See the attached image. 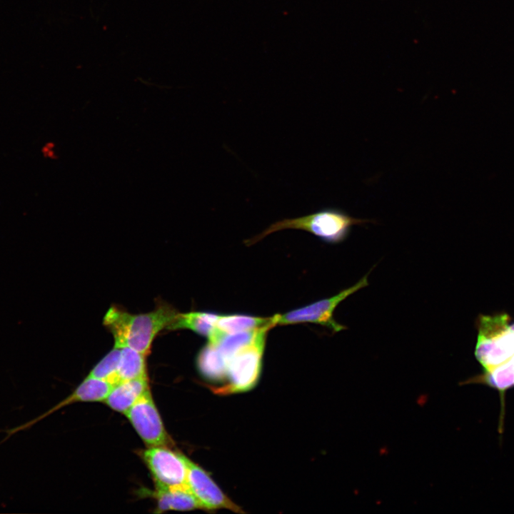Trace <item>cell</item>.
I'll return each mask as SVG.
<instances>
[{
    "label": "cell",
    "instance_id": "10",
    "mask_svg": "<svg viewBox=\"0 0 514 514\" xmlns=\"http://www.w3.org/2000/svg\"><path fill=\"white\" fill-rule=\"evenodd\" d=\"M148 388V377L120 381L114 384L104 402L114 410L125 414Z\"/></svg>",
    "mask_w": 514,
    "mask_h": 514
},
{
    "label": "cell",
    "instance_id": "7",
    "mask_svg": "<svg viewBox=\"0 0 514 514\" xmlns=\"http://www.w3.org/2000/svg\"><path fill=\"white\" fill-rule=\"evenodd\" d=\"M514 355V331L510 326L478 335L475 356L488 371L510 359Z\"/></svg>",
    "mask_w": 514,
    "mask_h": 514
},
{
    "label": "cell",
    "instance_id": "9",
    "mask_svg": "<svg viewBox=\"0 0 514 514\" xmlns=\"http://www.w3.org/2000/svg\"><path fill=\"white\" fill-rule=\"evenodd\" d=\"M113 386L114 384L108 381L88 376L69 397L46 413L16 427L0 430V432L6 433V436L1 441L5 442L17 432L29 429L41 419L65 405L76 402L104 401Z\"/></svg>",
    "mask_w": 514,
    "mask_h": 514
},
{
    "label": "cell",
    "instance_id": "14",
    "mask_svg": "<svg viewBox=\"0 0 514 514\" xmlns=\"http://www.w3.org/2000/svg\"><path fill=\"white\" fill-rule=\"evenodd\" d=\"M196 365L200 373L211 381H222L226 378V363L216 346L208 342L199 351Z\"/></svg>",
    "mask_w": 514,
    "mask_h": 514
},
{
    "label": "cell",
    "instance_id": "2",
    "mask_svg": "<svg viewBox=\"0 0 514 514\" xmlns=\"http://www.w3.org/2000/svg\"><path fill=\"white\" fill-rule=\"evenodd\" d=\"M371 221L372 220L354 218L339 208H324L304 216L276 221L245 243L250 246L273 232L297 229L308 231L326 243L336 244L348 237L353 226L364 225Z\"/></svg>",
    "mask_w": 514,
    "mask_h": 514
},
{
    "label": "cell",
    "instance_id": "5",
    "mask_svg": "<svg viewBox=\"0 0 514 514\" xmlns=\"http://www.w3.org/2000/svg\"><path fill=\"white\" fill-rule=\"evenodd\" d=\"M143 459L153 477L155 484L171 487L186 484V457L166 445L149 446Z\"/></svg>",
    "mask_w": 514,
    "mask_h": 514
},
{
    "label": "cell",
    "instance_id": "4",
    "mask_svg": "<svg viewBox=\"0 0 514 514\" xmlns=\"http://www.w3.org/2000/svg\"><path fill=\"white\" fill-rule=\"evenodd\" d=\"M363 276L354 285L327 298L315 301L309 305L290 311L283 314H276V325H288L299 323H313L338 333L347 327L338 323L333 318L336 307L348 296L368 286V276Z\"/></svg>",
    "mask_w": 514,
    "mask_h": 514
},
{
    "label": "cell",
    "instance_id": "18",
    "mask_svg": "<svg viewBox=\"0 0 514 514\" xmlns=\"http://www.w3.org/2000/svg\"><path fill=\"white\" fill-rule=\"evenodd\" d=\"M121 348L114 347L91 371L89 376L108 381L113 384L118 382L117 368Z\"/></svg>",
    "mask_w": 514,
    "mask_h": 514
},
{
    "label": "cell",
    "instance_id": "6",
    "mask_svg": "<svg viewBox=\"0 0 514 514\" xmlns=\"http://www.w3.org/2000/svg\"><path fill=\"white\" fill-rule=\"evenodd\" d=\"M125 415L148 447L171 443L149 388Z\"/></svg>",
    "mask_w": 514,
    "mask_h": 514
},
{
    "label": "cell",
    "instance_id": "13",
    "mask_svg": "<svg viewBox=\"0 0 514 514\" xmlns=\"http://www.w3.org/2000/svg\"><path fill=\"white\" fill-rule=\"evenodd\" d=\"M483 383L499 391L500 395L514 387V355L513 356L478 376L472 377L463 384Z\"/></svg>",
    "mask_w": 514,
    "mask_h": 514
},
{
    "label": "cell",
    "instance_id": "15",
    "mask_svg": "<svg viewBox=\"0 0 514 514\" xmlns=\"http://www.w3.org/2000/svg\"><path fill=\"white\" fill-rule=\"evenodd\" d=\"M218 317V313L207 311H191L178 313L170 331L189 329L198 335L208 338Z\"/></svg>",
    "mask_w": 514,
    "mask_h": 514
},
{
    "label": "cell",
    "instance_id": "1",
    "mask_svg": "<svg viewBox=\"0 0 514 514\" xmlns=\"http://www.w3.org/2000/svg\"><path fill=\"white\" fill-rule=\"evenodd\" d=\"M178 313L166 302L138 314L113 306L106 313L103 323L112 334L115 347L129 348L147 356L155 337L164 329L170 330Z\"/></svg>",
    "mask_w": 514,
    "mask_h": 514
},
{
    "label": "cell",
    "instance_id": "11",
    "mask_svg": "<svg viewBox=\"0 0 514 514\" xmlns=\"http://www.w3.org/2000/svg\"><path fill=\"white\" fill-rule=\"evenodd\" d=\"M158 512L169 510H190L201 506L187 485L166 487L155 484Z\"/></svg>",
    "mask_w": 514,
    "mask_h": 514
},
{
    "label": "cell",
    "instance_id": "8",
    "mask_svg": "<svg viewBox=\"0 0 514 514\" xmlns=\"http://www.w3.org/2000/svg\"><path fill=\"white\" fill-rule=\"evenodd\" d=\"M186 464V485L201 508H226L234 512H241L240 508L223 494L206 471L188 458Z\"/></svg>",
    "mask_w": 514,
    "mask_h": 514
},
{
    "label": "cell",
    "instance_id": "17",
    "mask_svg": "<svg viewBox=\"0 0 514 514\" xmlns=\"http://www.w3.org/2000/svg\"><path fill=\"white\" fill-rule=\"evenodd\" d=\"M261 328L224 335L214 345L227 363L236 352L254 340Z\"/></svg>",
    "mask_w": 514,
    "mask_h": 514
},
{
    "label": "cell",
    "instance_id": "3",
    "mask_svg": "<svg viewBox=\"0 0 514 514\" xmlns=\"http://www.w3.org/2000/svg\"><path fill=\"white\" fill-rule=\"evenodd\" d=\"M270 326L261 328L254 340L236 352L226 363L228 383L216 390L230 394L253 388L259 378L266 338Z\"/></svg>",
    "mask_w": 514,
    "mask_h": 514
},
{
    "label": "cell",
    "instance_id": "20",
    "mask_svg": "<svg viewBox=\"0 0 514 514\" xmlns=\"http://www.w3.org/2000/svg\"><path fill=\"white\" fill-rule=\"evenodd\" d=\"M510 328L514 331V323L510 326Z\"/></svg>",
    "mask_w": 514,
    "mask_h": 514
},
{
    "label": "cell",
    "instance_id": "19",
    "mask_svg": "<svg viewBox=\"0 0 514 514\" xmlns=\"http://www.w3.org/2000/svg\"><path fill=\"white\" fill-rule=\"evenodd\" d=\"M55 148L56 144L52 141H49L41 147V152L44 158L56 160L58 158V156Z\"/></svg>",
    "mask_w": 514,
    "mask_h": 514
},
{
    "label": "cell",
    "instance_id": "16",
    "mask_svg": "<svg viewBox=\"0 0 514 514\" xmlns=\"http://www.w3.org/2000/svg\"><path fill=\"white\" fill-rule=\"evenodd\" d=\"M120 348L121 353L116 373L118 382L148 377L146 356L129 348Z\"/></svg>",
    "mask_w": 514,
    "mask_h": 514
},
{
    "label": "cell",
    "instance_id": "12",
    "mask_svg": "<svg viewBox=\"0 0 514 514\" xmlns=\"http://www.w3.org/2000/svg\"><path fill=\"white\" fill-rule=\"evenodd\" d=\"M276 326V315L271 317H258L244 314L219 315L214 328L223 335Z\"/></svg>",
    "mask_w": 514,
    "mask_h": 514
}]
</instances>
